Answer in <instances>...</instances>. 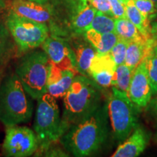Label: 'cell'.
Here are the masks:
<instances>
[{"label":"cell","mask_w":157,"mask_h":157,"mask_svg":"<svg viewBox=\"0 0 157 157\" xmlns=\"http://www.w3.org/2000/svg\"><path fill=\"white\" fill-rule=\"evenodd\" d=\"M109 118L105 101L91 116L71 127L59 140L65 150L74 156H92L106 142L109 134Z\"/></svg>","instance_id":"obj_1"},{"label":"cell","mask_w":157,"mask_h":157,"mask_svg":"<svg viewBox=\"0 0 157 157\" xmlns=\"http://www.w3.org/2000/svg\"><path fill=\"white\" fill-rule=\"evenodd\" d=\"M102 87L90 76L76 75L63 97L62 123L65 132L91 116L102 103Z\"/></svg>","instance_id":"obj_2"},{"label":"cell","mask_w":157,"mask_h":157,"mask_svg":"<svg viewBox=\"0 0 157 157\" xmlns=\"http://www.w3.org/2000/svg\"><path fill=\"white\" fill-rule=\"evenodd\" d=\"M50 3L53 12L48 25L50 34L66 39L83 34L97 12L87 0H50Z\"/></svg>","instance_id":"obj_3"},{"label":"cell","mask_w":157,"mask_h":157,"mask_svg":"<svg viewBox=\"0 0 157 157\" xmlns=\"http://www.w3.org/2000/svg\"><path fill=\"white\" fill-rule=\"evenodd\" d=\"M32 100L16 74L5 76L0 84V121L6 127L29 122L34 110Z\"/></svg>","instance_id":"obj_4"},{"label":"cell","mask_w":157,"mask_h":157,"mask_svg":"<svg viewBox=\"0 0 157 157\" xmlns=\"http://www.w3.org/2000/svg\"><path fill=\"white\" fill-rule=\"evenodd\" d=\"M49 67L50 60L43 50L29 51L17 62L15 74L33 100L47 93Z\"/></svg>","instance_id":"obj_5"},{"label":"cell","mask_w":157,"mask_h":157,"mask_svg":"<svg viewBox=\"0 0 157 157\" xmlns=\"http://www.w3.org/2000/svg\"><path fill=\"white\" fill-rule=\"evenodd\" d=\"M56 100L48 93L37 100L34 131L38 140V150L42 151L52 143L60 140L65 133Z\"/></svg>","instance_id":"obj_6"},{"label":"cell","mask_w":157,"mask_h":157,"mask_svg":"<svg viewBox=\"0 0 157 157\" xmlns=\"http://www.w3.org/2000/svg\"><path fill=\"white\" fill-rule=\"evenodd\" d=\"M126 92L113 86L108 101L109 117L115 138L122 142L137 127V109Z\"/></svg>","instance_id":"obj_7"},{"label":"cell","mask_w":157,"mask_h":157,"mask_svg":"<svg viewBox=\"0 0 157 157\" xmlns=\"http://www.w3.org/2000/svg\"><path fill=\"white\" fill-rule=\"evenodd\" d=\"M5 25L21 52L35 50L46 40L50 30L46 23L36 22L8 12Z\"/></svg>","instance_id":"obj_8"},{"label":"cell","mask_w":157,"mask_h":157,"mask_svg":"<svg viewBox=\"0 0 157 157\" xmlns=\"http://www.w3.org/2000/svg\"><path fill=\"white\" fill-rule=\"evenodd\" d=\"M38 147V140L32 129L19 124L6 127L2 144V150L6 156H30L37 151Z\"/></svg>","instance_id":"obj_9"},{"label":"cell","mask_w":157,"mask_h":157,"mask_svg":"<svg viewBox=\"0 0 157 157\" xmlns=\"http://www.w3.org/2000/svg\"><path fill=\"white\" fill-rule=\"evenodd\" d=\"M41 47L51 63L62 70H71L78 74L74 52L67 39L50 34Z\"/></svg>","instance_id":"obj_10"},{"label":"cell","mask_w":157,"mask_h":157,"mask_svg":"<svg viewBox=\"0 0 157 157\" xmlns=\"http://www.w3.org/2000/svg\"><path fill=\"white\" fill-rule=\"evenodd\" d=\"M131 101L138 108H145L150 103L152 96L145 58L133 72L127 92Z\"/></svg>","instance_id":"obj_11"},{"label":"cell","mask_w":157,"mask_h":157,"mask_svg":"<svg viewBox=\"0 0 157 157\" xmlns=\"http://www.w3.org/2000/svg\"><path fill=\"white\" fill-rule=\"evenodd\" d=\"M7 7L8 12L48 25L52 20L53 12L50 2L41 4L29 0H11Z\"/></svg>","instance_id":"obj_12"},{"label":"cell","mask_w":157,"mask_h":157,"mask_svg":"<svg viewBox=\"0 0 157 157\" xmlns=\"http://www.w3.org/2000/svg\"><path fill=\"white\" fill-rule=\"evenodd\" d=\"M117 65L109 52H96L90 67V76L102 87L112 85Z\"/></svg>","instance_id":"obj_13"},{"label":"cell","mask_w":157,"mask_h":157,"mask_svg":"<svg viewBox=\"0 0 157 157\" xmlns=\"http://www.w3.org/2000/svg\"><path fill=\"white\" fill-rule=\"evenodd\" d=\"M67 39L74 52L78 74L90 76V65L97 52L95 48L84 38L83 34L72 36Z\"/></svg>","instance_id":"obj_14"},{"label":"cell","mask_w":157,"mask_h":157,"mask_svg":"<svg viewBox=\"0 0 157 157\" xmlns=\"http://www.w3.org/2000/svg\"><path fill=\"white\" fill-rule=\"evenodd\" d=\"M77 73L71 70H62L50 62L47 93L56 99L63 98L69 90Z\"/></svg>","instance_id":"obj_15"},{"label":"cell","mask_w":157,"mask_h":157,"mask_svg":"<svg viewBox=\"0 0 157 157\" xmlns=\"http://www.w3.org/2000/svg\"><path fill=\"white\" fill-rule=\"evenodd\" d=\"M149 135L142 127L137 126L131 135L118 146L113 157H136L140 156L146 148Z\"/></svg>","instance_id":"obj_16"},{"label":"cell","mask_w":157,"mask_h":157,"mask_svg":"<svg viewBox=\"0 0 157 157\" xmlns=\"http://www.w3.org/2000/svg\"><path fill=\"white\" fill-rule=\"evenodd\" d=\"M83 36L98 53L109 52L119 39L115 32L101 33L92 29H87Z\"/></svg>","instance_id":"obj_17"},{"label":"cell","mask_w":157,"mask_h":157,"mask_svg":"<svg viewBox=\"0 0 157 157\" xmlns=\"http://www.w3.org/2000/svg\"><path fill=\"white\" fill-rule=\"evenodd\" d=\"M152 47L153 41L151 39L147 41H132L128 42L124 64L134 72L135 68L145 58L146 54Z\"/></svg>","instance_id":"obj_18"},{"label":"cell","mask_w":157,"mask_h":157,"mask_svg":"<svg viewBox=\"0 0 157 157\" xmlns=\"http://www.w3.org/2000/svg\"><path fill=\"white\" fill-rule=\"evenodd\" d=\"M126 10V17L132 22L140 33L145 38L150 39L151 34V20L142 14L137 10L133 2V0H129L128 2L125 5Z\"/></svg>","instance_id":"obj_19"},{"label":"cell","mask_w":157,"mask_h":157,"mask_svg":"<svg viewBox=\"0 0 157 157\" xmlns=\"http://www.w3.org/2000/svg\"><path fill=\"white\" fill-rule=\"evenodd\" d=\"M115 33L119 39L127 42L148 40L140 34L137 27L127 17L117 18L115 20Z\"/></svg>","instance_id":"obj_20"},{"label":"cell","mask_w":157,"mask_h":157,"mask_svg":"<svg viewBox=\"0 0 157 157\" xmlns=\"http://www.w3.org/2000/svg\"><path fill=\"white\" fill-rule=\"evenodd\" d=\"M115 20L114 17L97 11L89 29L101 33L115 32Z\"/></svg>","instance_id":"obj_21"},{"label":"cell","mask_w":157,"mask_h":157,"mask_svg":"<svg viewBox=\"0 0 157 157\" xmlns=\"http://www.w3.org/2000/svg\"><path fill=\"white\" fill-rule=\"evenodd\" d=\"M133 71L124 63L117 66L113 86L127 93Z\"/></svg>","instance_id":"obj_22"},{"label":"cell","mask_w":157,"mask_h":157,"mask_svg":"<svg viewBox=\"0 0 157 157\" xmlns=\"http://www.w3.org/2000/svg\"><path fill=\"white\" fill-rule=\"evenodd\" d=\"M149 82L151 87L152 95H157V54L153 50V47L145 57Z\"/></svg>","instance_id":"obj_23"},{"label":"cell","mask_w":157,"mask_h":157,"mask_svg":"<svg viewBox=\"0 0 157 157\" xmlns=\"http://www.w3.org/2000/svg\"><path fill=\"white\" fill-rule=\"evenodd\" d=\"M127 44L128 42L119 38L117 42L109 51V54L111 55L117 66L124 63Z\"/></svg>","instance_id":"obj_24"},{"label":"cell","mask_w":157,"mask_h":157,"mask_svg":"<svg viewBox=\"0 0 157 157\" xmlns=\"http://www.w3.org/2000/svg\"><path fill=\"white\" fill-rule=\"evenodd\" d=\"M133 2L137 10L150 20L156 13V5L151 0H133Z\"/></svg>","instance_id":"obj_25"},{"label":"cell","mask_w":157,"mask_h":157,"mask_svg":"<svg viewBox=\"0 0 157 157\" xmlns=\"http://www.w3.org/2000/svg\"><path fill=\"white\" fill-rule=\"evenodd\" d=\"M10 34L6 25L0 22V56L8 49L10 44Z\"/></svg>","instance_id":"obj_26"},{"label":"cell","mask_w":157,"mask_h":157,"mask_svg":"<svg viewBox=\"0 0 157 157\" xmlns=\"http://www.w3.org/2000/svg\"><path fill=\"white\" fill-rule=\"evenodd\" d=\"M87 2L97 11L102 12L109 16L113 17L109 0H87Z\"/></svg>","instance_id":"obj_27"},{"label":"cell","mask_w":157,"mask_h":157,"mask_svg":"<svg viewBox=\"0 0 157 157\" xmlns=\"http://www.w3.org/2000/svg\"><path fill=\"white\" fill-rule=\"evenodd\" d=\"M109 1L110 5H111L113 17L115 19L126 17V10H125L124 5L121 4L119 0H109Z\"/></svg>","instance_id":"obj_28"},{"label":"cell","mask_w":157,"mask_h":157,"mask_svg":"<svg viewBox=\"0 0 157 157\" xmlns=\"http://www.w3.org/2000/svg\"><path fill=\"white\" fill-rule=\"evenodd\" d=\"M45 151V156H68V155H66V154L64 151L59 148H50L49 146L48 148L43 151Z\"/></svg>","instance_id":"obj_29"},{"label":"cell","mask_w":157,"mask_h":157,"mask_svg":"<svg viewBox=\"0 0 157 157\" xmlns=\"http://www.w3.org/2000/svg\"><path fill=\"white\" fill-rule=\"evenodd\" d=\"M150 105H149V108L152 111V113L157 117V98L153 100V101H150Z\"/></svg>","instance_id":"obj_30"},{"label":"cell","mask_w":157,"mask_h":157,"mask_svg":"<svg viewBox=\"0 0 157 157\" xmlns=\"http://www.w3.org/2000/svg\"><path fill=\"white\" fill-rule=\"evenodd\" d=\"M151 34H157V21L151 24Z\"/></svg>","instance_id":"obj_31"},{"label":"cell","mask_w":157,"mask_h":157,"mask_svg":"<svg viewBox=\"0 0 157 157\" xmlns=\"http://www.w3.org/2000/svg\"><path fill=\"white\" fill-rule=\"evenodd\" d=\"M6 7L5 0H0V10Z\"/></svg>","instance_id":"obj_32"},{"label":"cell","mask_w":157,"mask_h":157,"mask_svg":"<svg viewBox=\"0 0 157 157\" xmlns=\"http://www.w3.org/2000/svg\"><path fill=\"white\" fill-rule=\"evenodd\" d=\"M29 1L36 2H39L41 4H47L50 2V0H29Z\"/></svg>","instance_id":"obj_33"},{"label":"cell","mask_w":157,"mask_h":157,"mask_svg":"<svg viewBox=\"0 0 157 157\" xmlns=\"http://www.w3.org/2000/svg\"><path fill=\"white\" fill-rule=\"evenodd\" d=\"M151 39L153 41V45L157 44V34H153V36H152Z\"/></svg>","instance_id":"obj_34"},{"label":"cell","mask_w":157,"mask_h":157,"mask_svg":"<svg viewBox=\"0 0 157 157\" xmlns=\"http://www.w3.org/2000/svg\"><path fill=\"white\" fill-rule=\"evenodd\" d=\"M153 50H154L155 53L157 54V44L153 45Z\"/></svg>","instance_id":"obj_35"},{"label":"cell","mask_w":157,"mask_h":157,"mask_svg":"<svg viewBox=\"0 0 157 157\" xmlns=\"http://www.w3.org/2000/svg\"><path fill=\"white\" fill-rule=\"evenodd\" d=\"M119 2H120L121 3V4H123V5H126V4L128 2V1L129 0H119Z\"/></svg>","instance_id":"obj_36"},{"label":"cell","mask_w":157,"mask_h":157,"mask_svg":"<svg viewBox=\"0 0 157 157\" xmlns=\"http://www.w3.org/2000/svg\"><path fill=\"white\" fill-rule=\"evenodd\" d=\"M151 1L154 2V3L155 4V5H156V7L157 9V0H151Z\"/></svg>","instance_id":"obj_37"},{"label":"cell","mask_w":157,"mask_h":157,"mask_svg":"<svg viewBox=\"0 0 157 157\" xmlns=\"http://www.w3.org/2000/svg\"><path fill=\"white\" fill-rule=\"evenodd\" d=\"M156 138L157 139V132H156Z\"/></svg>","instance_id":"obj_38"}]
</instances>
